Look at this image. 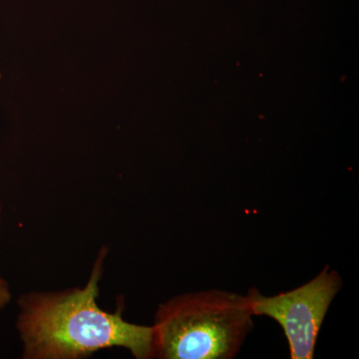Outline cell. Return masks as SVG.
I'll use <instances>...</instances> for the list:
<instances>
[{"label": "cell", "mask_w": 359, "mask_h": 359, "mask_svg": "<svg viewBox=\"0 0 359 359\" xmlns=\"http://www.w3.org/2000/svg\"><path fill=\"white\" fill-rule=\"evenodd\" d=\"M107 250H101L84 287L20 297L16 327L23 358L77 359L123 347L137 359L154 358V327L123 320L97 304Z\"/></svg>", "instance_id": "obj_1"}, {"label": "cell", "mask_w": 359, "mask_h": 359, "mask_svg": "<svg viewBox=\"0 0 359 359\" xmlns=\"http://www.w3.org/2000/svg\"><path fill=\"white\" fill-rule=\"evenodd\" d=\"M247 295L222 290L173 297L158 309L154 358L231 359L254 328Z\"/></svg>", "instance_id": "obj_2"}, {"label": "cell", "mask_w": 359, "mask_h": 359, "mask_svg": "<svg viewBox=\"0 0 359 359\" xmlns=\"http://www.w3.org/2000/svg\"><path fill=\"white\" fill-rule=\"evenodd\" d=\"M339 271L327 266L313 280L297 289L266 297L257 289L248 292L254 316H268L283 328L292 359H313L321 325L341 290Z\"/></svg>", "instance_id": "obj_3"}, {"label": "cell", "mask_w": 359, "mask_h": 359, "mask_svg": "<svg viewBox=\"0 0 359 359\" xmlns=\"http://www.w3.org/2000/svg\"><path fill=\"white\" fill-rule=\"evenodd\" d=\"M11 299H13V294H11L9 283L0 276V311L6 308Z\"/></svg>", "instance_id": "obj_4"}, {"label": "cell", "mask_w": 359, "mask_h": 359, "mask_svg": "<svg viewBox=\"0 0 359 359\" xmlns=\"http://www.w3.org/2000/svg\"><path fill=\"white\" fill-rule=\"evenodd\" d=\"M0 219H1V205H0Z\"/></svg>", "instance_id": "obj_5"}]
</instances>
